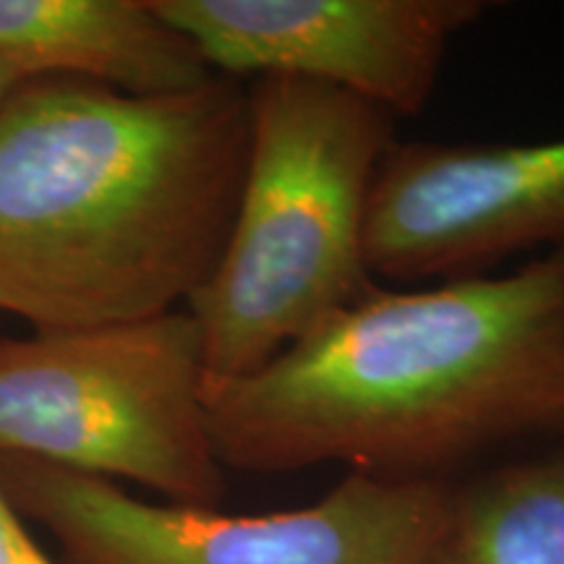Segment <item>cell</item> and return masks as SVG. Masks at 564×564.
<instances>
[{"instance_id":"6da1fadb","label":"cell","mask_w":564,"mask_h":564,"mask_svg":"<svg viewBox=\"0 0 564 564\" xmlns=\"http://www.w3.org/2000/svg\"><path fill=\"white\" fill-rule=\"evenodd\" d=\"M225 470L324 463L442 478L484 449L564 432V246L502 274L377 291L243 377H204Z\"/></svg>"},{"instance_id":"7a4b0ae2","label":"cell","mask_w":564,"mask_h":564,"mask_svg":"<svg viewBox=\"0 0 564 564\" xmlns=\"http://www.w3.org/2000/svg\"><path fill=\"white\" fill-rule=\"evenodd\" d=\"M249 95L24 79L0 105V312L34 333L167 314L228 241Z\"/></svg>"},{"instance_id":"3957f363","label":"cell","mask_w":564,"mask_h":564,"mask_svg":"<svg viewBox=\"0 0 564 564\" xmlns=\"http://www.w3.org/2000/svg\"><path fill=\"white\" fill-rule=\"evenodd\" d=\"M228 241L188 301L207 377L262 369L371 291L366 209L390 112L327 84L259 76Z\"/></svg>"},{"instance_id":"277c9868","label":"cell","mask_w":564,"mask_h":564,"mask_svg":"<svg viewBox=\"0 0 564 564\" xmlns=\"http://www.w3.org/2000/svg\"><path fill=\"white\" fill-rule=\"evenodd\" d=\"M204 377L188 308L0 337V455L220 510L225 465L209 436Z\"/></svg>"},{"instance_id":"5b68a950","label":"cell","mask_w":564,"mask_h":564,"mask_svg":"<svg viewBox=\"0 0 564 564\" xmlns=\"http://www.w3.org/2000/svg\"><path fill=\"white\" fill-rule=\"evenodd\" d=\"M0 491L61 564H429L453 497L444 478L352 470L314 505L228 514L13 455H0Z\"/></svg>"},{"instance_id":"8992f818","label":"cell","mask_w":564,"mask_h":564,"mask_svg":"<svg viewBox=\"0 0 564 564\" xmlns=\"http://www.w3.org/2000/svg\"><path fill=\"white\" fill-rule=\"evenodd\" d=\"M217 76H293L392 118L432 100L455 37L484 0H152Z\"/></svg>"},{"instance_id":"52a82bcc","label":"cell","mask_w":564,"mask_h":564,"mask_svg":"<svg viewBox=\"0 0 564 564\" xmlns=\"http://www.w3.org/2000/svg\"><path fill=\"white\" fill-rule=\"evenodd\" d=\"M564 246V139L392 144L366 209L373 278L455 280Z\"/></svg>"},{"instance_id":"ba28073f","label":"cell","mask_w":564,"mask_h":564,"mask_svg":"<svg viewBox=\"0 0 564 564\" xmlns=\"http://www.w3.org/2000/svg\"><path fill=\"white\" fill-rule=\"evenodd\" d=\"M0 58L24 79L171 95L212 79L152 0H0Z\"/></svg>"},{"instance_id":"9c48e42d","label":"cell","mask_w":564,"mask_h":564,"mask_svg":"<svg viewBox=\"0 0 564 564\" xmlns=\"http://www.w3.org/2000/svg\"><path fill=\"white\" fill-rule=\"evenodd\" d=\"M429 564H564V432L544 453L453 486Z\"/></svg>"},{"instance_id":"30bf717a","label":"cell","mask_w":564,"mask_h":564,"mask_svg":"<svg viewBox=\"0 0 564 564\" xmlns=\"http://www.w3.org/2000/svg\"><path fill=\"white\" fill-rule=\"evenodd\" d=\"M0 564H61L26 531L24 518L0 491Z\"/></svg>"},{"instance_id":"8fae6325","label":"cell","mask_w":564,"mask_h":564,"mask_svg":"<svg viewBox=\"0 0 564 564\" xmlns=\"http://www.w3.org/2000/svg\"><path fill=\"white\" fill-rule=\"evenodd\" d=\"M21 82H24V76H21L17 68H11L9 63L0 58V105L6 102V97H9Z\"/></svg>"}]
</instances>
